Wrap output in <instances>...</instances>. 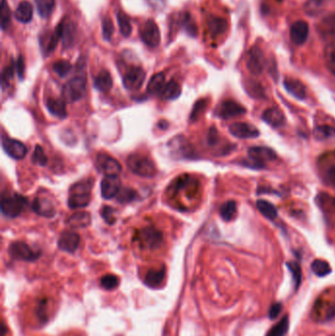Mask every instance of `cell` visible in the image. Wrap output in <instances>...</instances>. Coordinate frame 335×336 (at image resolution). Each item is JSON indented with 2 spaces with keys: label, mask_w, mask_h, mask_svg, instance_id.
<instances>
[{
  "label": "cell",
  "mask_w": 335,
  "mask_h": 336,
  "mask_svg": "<svg viewBox=\"0 0 335 336\" xmlns=\"http://www.w3.org/2000/svg\"><path fill=\"white\" fill-rule=\"evenodd\" d=\"M92 184L93 181L91 179H86L75 183L70 188L68 199V206L70 209H82L88 206Z\"/></svg>",
  "instance_id": "cell-1"
},
{
  "label": "cell",
  "mask_w": 335,
  "mask_h": 336,
  "mask_svg": "<svg viewBox=\"0 0 335 336\" xmlns=\"http://www.w3.org/2000/svg\"><path fill=\"white\" fill-rule=\"evenodd\" d=\"M127 166L134 174L141 177L153 178L157 174V167L154 161L142 155H131L127 159Z\"/></svg>",
  "instance_id": "cell-2"
},
{
  "label": "cell",
  "mask_w": 335,
  "mask_h": 336,
  "mask_svg": "<svg viewBox=\"0 0 335 336\" xmlns=\"http://www.w3.org/2000/svg\"><path fill=\"white\" fill-rule=\"evenodd\" d=\"M87 92V80L85 77H75L68 81L62 88V97L66 103L72 104L82 100Z\"/></svg>",
  "instance_id": "cell-3"
},
{
  "label": "cell",
  "mask_w": 335,
  "mask_h": 336,
  "mask_svg": "<svg viewBox=\"0 0 335 336\" xmlns=\"http://www.w3.org/2000/svg\"><path fill=\"white\" fill-rule=\"evenodd\" d=\"M248 157L249 160L246 165H251L256 168H264L266 162L273 161L277 159L275 152L267 147H253L248 151Z\"/></svg>",
  "instance_id": "cell-4"
},
{
  "label": "cell",
  "mask_w": 335,
  "mask_h": 336,
  "mask_svg": "<svg viewBox=\"0 0 335 336\" xmlns=\"http://www.w3.org/2000/svg\"><path fill=\"white\" fill-rule=\"evenodd\" d=\"M26 204V198L19 194L4 197L1 202V212L7 217H17L24 211Z\"/></svg>",
  "instance_id": "cell-5"
},
{
  "label": "cell",
  "mask_w": 335,
  "mask_h": 336,
  "mask_svg": "<svg viewBox=\"0 0 335 336\" xmlns=\"http://www.w3.org/2000/svg\"><path fill=\"white\" fill-rule=\"evenodd\" d=\"M139 240L141 247L150 250L158 249L163 242L162 233L154 226L142 228L139 234Z\"/></svg>",
  "instance_id": "cell-6"
},
{
  "label": "cell",
  "mask_w": 335,
  "mask_h": 336,
  "mask_svg": "<svg viewBox=\"0 0 335 336\" xmlns=\"http://www.w3.org/2000/svg\"><path fill=\"white\" fill-rule=\"evenodd\" d=\"M9 254L14 260L24 262H34L40 256V252L33 250L28 244L21 241L11 244L9 248Z\"/></svg>",
  "instance_id": "cell-7"
},
{
  "label": "cell",
  "mask_w": 335,
  "mask_h": 336,
  "mask_svg": "<svg viewBox=\"0 0 335 336\" xmlns=\"http://www.w3.org/2000/svg\"><path fill=\"white\" fill-rule=\"evenodd\" d=\"M95 164H97L98 170L105 176H119L122 171L121 164L106 154H100L97 157Z\"/></svg>",
  "instance_id": "cell-8"
},
{
  "label": "cell",
  "mask_w": 335,
  "mask_h": 336,
  "mask_svg": "<svg viewBox=\"0 0 335 336\" xmlns=\"http://www.w3.org/2000/svg\"><path fill=\"white\" fill-rule=\"evenodd\" d=\"M246 65L253 75H260L264 68V56L259 46H253L246 56Z\"/></svg>",
  "instance_id": "cell-9"
},
{
  "label": "cell",
  "mask_w": 335,
  "mask_h": 336,
  "mask_svg": "<svg viewBox=\"0 0 335 336\" xmlns=\"http://www.w3.org/2000/svg\"><path fill=\"white\" fill-rule=\"evenodd\" d=\"M141 38L147 45L157 47L160 42V32L154 20H148L141 29Z\"/></svg>",
  "instance_id": "cell-10"
},
{
  "label": "cell",
  "mask_w": 335,
  "mask_h": 336,
  "mask_svg": "<svg viewBox=\"0 0 335 336\" xmlns=\"http://www.w3.org/2000/svg\"><path fill=\"white\" fill-rule=\"evenodd\" d=\"M2 147L9 157L17 160L23 159L28 153L27 147L22 141L6 136L2 137Z\"/></svg>",
  "instance_id": "cell-11"
},
{
  "label": "cell",
  "mask_w": 335,
  "mask_h": 336,
  "mask_svg": "<svg viewBox=\"0 0 335 336\" xmlns=\"http://www.w3.org/2000/svg\"><path fill=\"white\" fill-rule=\"evenodd\" d=\"M216 115L221 119H230L244 115L246 108L234 101H225L217 107Z\"/></svg>",
  "instance_id": "cell-12"
},
{
  "label": "cell",
  "mask_w": 335,
  "mask_h": 336,
  "mask_svg": "<svg viewBox=\"0 0 335 336\" xmlns=\"http://www.w3.org/2000/svg\"><path fill=\"white\" fill-rule=\"evenodd\" d=\"M146 79V72L141 67H133L125 74L123 85L129 90L139 89Z\"/></svg>",
  "instance_id": "cell-13"
},
{
  "label": "cell",
  "mask_w": 335,
  "mask_h": 336,
  "mask_svg": "<svg viewBox=\"0 0 335 336\" xmlns=\"http://www.w3.org/2000/svg\"><path fill=\"white\" fill-rule=\"evenodd\" d=\"M102 196L106 199L117 197L121 190V180L119 176H105L101 184Z\"/></svg>",
  "instance_id": "cell-14"
},
{
  "label": "cell",
  "mask_w": 335,
  "mask_h": 336,
  "mask_svg": "<svg viewBox=\"0 0 335 336\" xmlns=\"http://www.w3.org/2000/svg\"><path fill=\"white\" fill-rule=\"evenodd\" d=\"M229 132L231 135L239 139H255L260 136V131L257 127L242 122L233 123L229 127Z\"/></svg>",
  "instance_id": "cell-15"
},
{
  "label": "cell",
  "mask_w": 335,
  "mask_h": 336,
  "mask_svg": "<svg viewBox=\"0 0 335 336\" xmlns=\"http://www.w3.org/2000/svg\"><path fill=\"white\" fill-rule=\"evenodd\" d=\"M80 236L76 232L66 231L63 232L58 240V247L60 250L67 253H74L80 245Z\"/></svg>",
  "instance_id": "cell-16"
},
{
  "label": "cell",
  "mask_w": 335,
  "mask_h": 336,
  "mask_svg": "<svg viewBox=\"0 0 335 336\" xmlns=\"http://www.w3.org/2000/svg\"><path fill=\"white\" fill-rule=\"evenodd\" d=\"M309 36V25L307 22L299 20L293 23L290 29L291 40L297 44L302 45L306 42Z\"/></svg>",
  "instance_id": "cell-17"
},
{
  "label": "cell",
  "mask_w": 335,
  "mask_h": 336,
  "mask_svg": "<svg viewBox=\"0 0 335 336\" xmlns=\"http://www.w3.org/2000/svg\"><path fill=\"white\" fill-rule=\"evenodd\" d=\"M317 33L323 39L335 38V13L323 17L317 26Z\"/></svg>",
  "instance_id": "cell-18"
},
{
  "label": "cell",
  "mask_w": 335,
  "mask_h": 336,
  "mask_svg": "<svg viewBox=\"0 0 335 336\" xmlns=\"http://www.w3.org/2000/svg\"><path fill=\"white\" fill-rule=\"evenodd\" d=\"M283 86L285 89L288 91L292 97L298 100H305L307 97V88L305 85L294 78H285L283 82Z\"/></svg>",
  "instance_id": "cell-19"
},
{
  "label": "cell",
  "mask_w": 335,
  "mask_h": 336,
  "mask_svg": "<svg viewBox=\"0 0 335 336\" xmlns=\"http://www.w3.org/2000/svg\"><path fill=\"white\" fill-rule=\"evenodd\" d=\"M263 120L273 128H281L286 123V118L283 112L277 107H270L264 111L262 115Z\"/></svg>",
  "instance_id": "cell-20"
},
{
  "label": "cell",
  "mask_w": 335,
  "mask_h": 336,
  "mask_svg": "<svg viewBox=\"0 0 335 336\" xmlns=\"http://www.w3.org/2000/svg\"><path fill=\"white\" fill-rule=\"evenodd\" d=\"M33 210L40 216L52 218L55 215V208L53 204L47 199L36 198L33 203Z\"/></svg>",
  "instance_id": "cell-21"
},
{
  "label": "cell",
  "mask_w": 335,
  "mask_h": 336,
  "mask_svg": "<svg viewBox=\"0 0 335 336\" xmlns=\"http://www.w3.org/2000/svg\"><path fill=\"white\" fill-rule=\"evenodd\" d=\"M208 27L211 35L215 37L223 35L227 31L228 23L223 18L212 15L208 19Z\"/></svg>",
  "instance_id": "cell-22"
},
{
  "label": "cell",
  "mask_w": 335,
  "mask_h": 336,
  "mask_svg": "<svg viewBox=\"0 0 335 336\" xmlns=\"http://www.w3.org/2000/svg\"><path fill=\"white\" fill-rule=\"evenodd\" d=\"M165 277V267L162 266L161 268H153L150 269L145 277V283L151 288H158L159 287Z\"/></svg>",
  "instance_id": "cell-23"
},
{
  "label": "cell",
  "mask_w": 335,
  "mask_h": 336,
  "mask_svg": "<svg viewBox=\"0 0 335 336\" xmlns=\"http://www.w3.org/2000/svg\"><path fill=\"white\" fill-rule=\"evenodd\" d=\"M112 85H113L112 77L110 73L106 70H102L97 76H95L94 81H93L94 88L103 92H106L109 89H111Z\"/></svg>",
  "instance_id": "cell-24"
},
{
  "label": "cell",
  "mask_w": 335,
  "mask_h": 336,
  "mask_svg": "<svg viewBox=\"0 0 335 336\" xmlns=\"http://www.w3.org/2000/svg\"><path fill=\"white\" fill-rule=\"evenodd\" d=\"M91 217L89 212H80L77 213H74L71 215L68 219V225H70L72 228L80 229V228H86L90 224Z\"/></svg>",
  "instance_id": "cell-25"
},
{
  "label": "cell",
  "mask_w": 335,
  "mask_h": 336,
  "mask_svg": "<svg viewBox=\"0 0 335 336\" xmlns=\"http://www.w3.org/2000/svg\"><path fill=\"white\" fill-rule=\"evenodd\" d=\"M66 102L64 100H54L50 99L47 101V109L49 111L58 117L59 119H64L67 116V110H66Z\"/></svg>",
  "instance_id": "cell-26"
},
{
  "label": "cell",
  "mask_w": 335,
  "mask_h": 336,
  "mask_svg": "<svg viewBox=\"0 0 335 336\" xmlns=\"http://www.w3.org/2000/svg\"><path fill=\"white\" fill-rule=\"evenodd\" d=\"M315 138L319 141H335V128L329 125H320L314 130Z\"/></svg>",
  "instance_id": "cell-27"
},
{
  "label": "cell",
  "mask_w": 335,
  "mask_h": 336,
  "mask_svg": "<svg viewBox=\"0 0 335 336\" xmlns=\"http://www.w3.org/2000/svg\"><path fill=\"white\" fill-rule=\"evenodd\" d=\"M15 17L18 21L25 23V24L31 22L33 19V6H32V4L29 1H27V0H24V1H22L17 7V10L15 12Z\"/></svg>",
  "instance_id": "cell-28"
},
{
  "label": "cell",
  "mask_w": 335,
  "mask_h": 336,
  "mask_svg": "<svg viewBox=\"0 0 335 336\" xmlns=\"http://www.w3.org/2000/svg\"><path fill=\"white\" fill-rule=\"evenodd\" d=\"M180 94H181V88L179 84L173 80L168 82L160 92L161 98L166 101L177 100L180 97Z\"/></svg>",
  "instance_id": "cell-29"
},
{
  "label": "cell",
  "mask_w": 335,
  "mask_h": 336,
  "mask_svg": "<svg viewBox=\"0 0 335 336\" xmlns=\"http://www.w3.org/2000/svg\"><path fill=\"white\" fill-rule=\"evenodd\" d=\"M289 316H284L279 322L274 324L266 333L265 336H285L289 329Z\"/></svg>",
  "instance_id": "cell-30"
},
{
  "label": "cell",
  "mask_w": 335,
  "mask_h": 336,
  "mask_svg": "<svg viewBox=\"0 0 335 336\" xmlns=\"http://www.w3.org/2000/svg\"><path fill=\"white\" fill-rule=\"evenodd\" d=\"M164 86H165V75L163 73H158L151 78L148 84L147 90L149 93L155 94L158 92H161Z\"/></svg>",
  "instance_id": "cell-31"
},
{
  "label": "cell",
  "mask_w": 335,
  "mask_h": 336,
  "mask_svg": "<svg viewBox=\"0 0 335 336\" xmlns=\"http://www.w3.org/2000/svg\"><path fill=\"white\" fill-rule=\"evenodd\" d=\"M257 209L259 210V212L267 219L273 220L277 217V210L275 209V207L264 200H259L257 202Z\"/></svg>",
  "instance_id": "cell-32"
},
{
  "label": "cell",
  "mask_w": 335,
  "mask_h": 336,
  "mask_svg": "<svg viewBox=\"0 0 335 336\" xmlns=\"http://www.w3.org/2000/svg\"><path fill=\"white\" fill-rule=\"evenodd\" d=\"M324 60L329 72L335 76V43H328L324 49Z\"/></svg>",
  "instance_id": "cell-33"
},
{
  "label": "cell",
  "mask_w": 335,
  "mask_h": 336,
  "mask_svg": "<svg viewBox=\"0 0 335 336\" xmlns=\"http://www.w3.org/2000/svg\"><path fill=\"white\" fill-rule=\"evenodd\" d=\"M237 212V204L235 201H228L224 203L219 210L221 218L224 221H231Z\"/></svg>",
  "instance_id": "cell-34"
},
{
  "label": "cell",
  "mask_w": 335,
  "mask_h": 336,
  "mask_svg": "<svg viewBox=\"0 0 335 336\" xmlns=\"http://www.w3.org/2000/svg\"><path fill=\"white\" fill-rule=\"evenodd\" d=\"M35 2L37 12L42 18L50 17L55 5V0H35Z\"/></svg>",
  "instance_id": "cell-35"
},
{
  "label": "cell",
  "mask_w": 335,
  "mask_h": 336,
  "mask_svg": "<svg viewBox=\"0 0 335 336\" xmlns=\"http://www.w3.org/2000/svg\"><path fill=\"white\" fill-rule=\"evenodd\" d=\"M311 268H312L313 272L318 277H324L331 272V267H330L329 264L326 261L319 260V259L315 260L312 263Z\"/></svg>",
  "instance_id": "cell-36"
},
{
  "label": "cell",
  "mask_w": 335,
  "mask_h": 336,
  "mask_svg": "<svg viewBox=\"0 0 335 336\" xmlns=\"http://www.w3.org/2000/svg\"><path fill=\"white\" fill-rule=\"evenodd\" d=\"M286 266L288 267L291 275H292V279H293V283L295 285V290H297L301 281H302V269L300 265L297 262H288L286 264Z\"/></svg>",
  "instance_id": "cell-37"
},
{
  "label": "cell",
  "mask_w": 335,
  "mask_h": 336,
  "mask_svg": "<svg viewBox=\"0 0 335 336\" xmlns=\"http://www.w3.org/2000/svg\"><path fill=\"white\" fill-rule=\"evenodd\" d=\"M327 0H308L305 4V11L309 15H317L323 9Z\"/></svg>",
  "instance_id": "cell-38"
},
{
  "label": "cell",
  "mask_w": 335,
  "mask_h": 336,
  "mask_svg": "<svg viewBox=\"0 0 335 336\" xmlns=\"http://www.w3.org/2000/svg\"><path fill=\"white\" fill-rule=\"evenodd\" d=\"M138 197L137 192L131 188H122L117 195L116 199L121 204H128L135 201Z\"/></svg>",
  "instance_id": "cell-39"
},
{
  "label": "cell",
  "mask_w": 335,
  "mask_h": 336,
  "mask_svg": "<svg viewBox=\"0 0 335 336\" xmlns=\"http://www.w3.org/2000/svg\"><path fill=\"white\" fill-rule=\"evenodd\" d=\"M117 21H118L119 29L122 35H124L125 37H128L132 33V26H131L128 16L125 15L123 12H118Z\"/></svg>",
  "instance_id": "cell-40"
},
{
  "label": "cell",
  "mask_w": 335,
  "mask_h": 336,
  "mask_svg": "<svg viewBox=\"0 0 335 336\" xmlns=\"http://www.w3.org/2000/svg\"><path fill=\"white\" fill-rule=\"evenodd\" d=\"M0 14H1V28L3 31H5L8 29L10 25V20H11V11L6 2V0H2L1 11H0Z\"/></svg>",
  "instance_id": "cell-41"
},
{
  "label": "cell",
  "mask_w": 335,
  "mask_h": 336,
  "mask_svg": "<svg viewBox=\"0 0 335 336\" xmlns=\"http://www.w3.org/2000/svg\"><path fill=\"white\" fill-rule=\"evenodd\" d=\"M207 106H208V101L207 100L198 101L196 103V105L194 106L192 113H191L190 120L191 121H197L201 117V115L205 112Z\"/></svg>",
  "instance_id": "cell-42"
},
{
  "label": "cell",
  "mask_w": 335,
  "mask_h": 336,
  "mask_svg": "<svg viewBox=\"0 0 335 336\" xmlns=\"http://www.w3.org/2000/svg\"><path fill=\"white\" fill-rule=\"evenodd\" d=\"M102 286L106 290H113L118 286L119 279L114 274H106L101 280Z\"/></svg>",
  "instance_id": "cell-43"
},
{
  "label": "cell",
  "mask_w": 335,
  "mask_h": 336,
  "mask_svg": "<svg viewBox=\"0 0 335 336\" xmlns=\"http://www.w3.org/2000/svg\"><path fill=\"white\" fill-rule=\"evenodd\" d=\"M32 161L39 166H45L47 164V157L45 156L43 149L40 146H36L32 156Z\"/></svg>",
  "instance_id": "cell-44"
},
{
  "label": "cell",
  "mask_w": 335,
  "mask_h": 336,
  "mask_svg": "<svg viewBox=\"0 0 335 336\" xmlns=\"http://www.w3.org/2000/svg\"><path fill=\"white\" fill-rule=\"evenodd\" d=\"M72 66L67 60H59L53 64V71L59 77H65L71 70Z\"/></svg>",
  "instance_id": "cell-45"
},
{
  "label": "cell",
  "mask_w": 335,
  "mask_h": 336,
  "mask_svg": "<svg viewBox=\"0 0 335 336\" xmlns=\"http://www.w3.org/2000/svg\"><path fill=\"white\" fill-rule=\"evenodd\" d=\"M114 32V26L110 18L106 17L103 21V35L105 39L110 40Z\"/></svg>",
  "instance_id": "cell-46"
},
{
  "label": "cell",
  "mask_w": 335,
  "mask_h": 336,
  "mask_svg": "<svg viewBox=\"0 0 335 336\" xmlns=\"http://www.w3.org/2000/svg\"><path fill=\"white\" fill-rule=\"evenodd\" d=\"M318 200L321 208H325L327 212H335V198H332L328 195H321L319 196Z\"/></svg>",
  "instance_id": "cell-47"
},
{
  "label": "cell",
  "mask_w": 335,
  "mask_h": 336,
  "mask_svg": "<svg viewBox=\"0 0 335 336\" xmlns=\"http://www.w3.org/2000/svg\"><path fill=\"white\" fill-rule=\"evenodd\" d=\"M183 25L185 26V29L187 30V32L192 35H196L197 34V26L195 24V22L191 18L190 14H185L184 19H183Z\"/></svg>",
  "instance_id": "cell-48"
},
{
  "label": "cell",
  "mask_w": 335,
  "mask_h": 336,
  "mask_svg": "<svg viewBox=\"0 0 335 336\" xmlns=\"http://www.w3.org/2000/svg\"><path fill=\"white\" fill-rule=\"evenodd\" d=\"M102 216L107 222V224H113L116 220V217L114 216V210L111 207L106 206L102 211Z\"/></svg>",
  "instance_id": "cell-49"
},
{
  "label": "cell",
  "mask_w": 335,
  "mask_h": 336,
  "mask_svg": "<svg viewBox=\"0 0 335 336\" xmlns=\"http://www.w3.org/2000/svg\"><path fill=\"white\" fill-rule=\"evenodd\" d=\"M282 309H283V305L281 302H275L273 303L270 307H269V310H268V318L270 319H275L279 315L280 313L282 312Z\"/></svg>",
  "instance_id": "cell-50"
},
{
  "label": "cell",
  "mask_w": 335,
  "mask_h": 336,
  "mask_svg": "<svg viewBox=\"0 0 335 336\" xmlns=\"http://www.w3.org/2000/svg\"><path fill=\"white\" fill-rule=\"evenodd\" d=\"M13 74H14V68H13V66L9 65V66H7V67L4 68V70L2 71V77H1L3 88H5V86H7V85L9 84L10 80L13 78Z\"/></svg>",
  "instance_id": "cell-51"
},
{
  "label": "cell",
  "mask_w": 335,
  "mask_h": 336,
  "mask_svg": "<svg viewBox=\"0 0 335 336\" xmlns=\"http://www.w3.org/2000/svg\"><path fill=\"white\" fill-rule=\"evenodd\" d=\"M248 90L250 92L253 91V95L256 98H263L264 97V89L263 88L257 83H248Z\"/></svg>",
  "instance_id": "cell-52"
},
{
  "label": "cell",
  "mask_w": 335,
  "mask_h": 336,
  "mask_svg": "<svg viewBox=\"0 0 335 336\" xmlns=\"http://www.w3.org/2000/svg\"><path fill=\"white\" fill-rule=\"evenodd\" d=\"M16 70H17V74H18L19 78L22 80L24 78V74H25V60L22 56H19L17 59Z\"/></svg>",
  "instance_id": "cell-53"
}]
</instances>
